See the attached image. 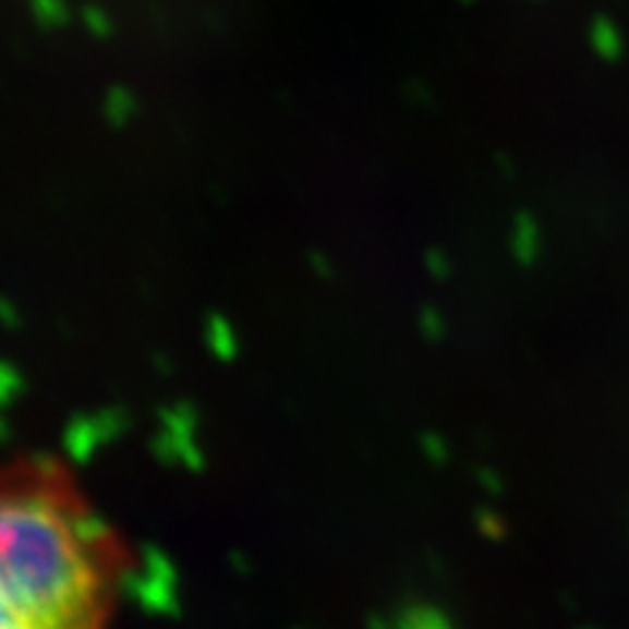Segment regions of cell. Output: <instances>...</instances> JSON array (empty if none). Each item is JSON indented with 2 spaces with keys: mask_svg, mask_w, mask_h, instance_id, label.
I'll return each instance as SVG.
<instances>
[{
  "mask_svg": "<svg viewBox=\"0 0 629 629\" xmlns=\"http://www.w3.org/2000/svg\"><path fill=\"white\" fill-rule=\"evenodd\" d=\"M132 566L129 542L68 463H0V629L102 627Z\"/></svg>",
  "mask_w": 629,
  "mask_h": 629,
  "instance_id": "6da1fadb",
  "label": "cell"
}]
</instances>
